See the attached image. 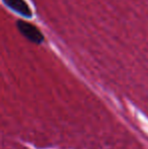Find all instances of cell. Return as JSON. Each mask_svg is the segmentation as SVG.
Returning a JSON list of instances; mask_svg holds the SVG:
<instances>
[{"mask_svg":"<svg viewBox=\"0 0 148 149\" xmlns=\"http://www.w3.org/2000/svg\"><path fill=\"white\" fill-rule=\"evenodd\" d=\"M17 29L28 41L33 42L35 44H41L44 41V36L41 33V31L35 26L34 24L26 22L24 20H18L17 24Z\"/></svg>","mask_w":148,"mask_h":149,"instance_id":"obj_1","label":"cell"},{"mask_svg":"<svg viewBox=\"0 0 148 149\" xmlns=\"http://www.w3.org/2000/svg\"><path fill=\"white\" fill-rule=\"evenodd\" d=\"M3 2L8 7L11 8L13 11L19 13L20 15L26 16V17L32 16V10L24 0H3Z\"/></svg>","mask_w":148,"mask_h":149,"instance_id":"obj_2","label":"cell"}]
</instances>
